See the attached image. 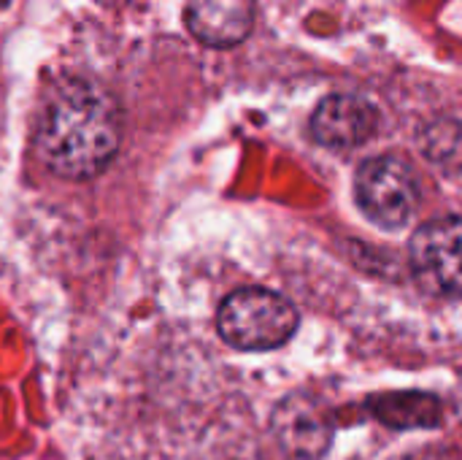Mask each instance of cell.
<instances>
[{
  "label": "cell",
  "instance_id": "obj_1",
  "mask_svg": "<svg viewBox=\"0 0 462 460\" xmlns=\"http://www.w3.org/2000/svg\"><path fill=\"white\" fill-rule=\"evenodd\" d=\"M119 141L122 111L103 84L73 76L49 92L35 127V149L49 171L92 179L114 160Z\"/></svg>",
  "mask_w": 462,
  "mask_h": 460
},
{
  "label": "cell",
  "instance_id": "obj_2",
  "mask_svg": "<svg viewBox=\"0 0 462 460\" xmlns=\"http://www.w3.org/2000/svg\"><path fill=\"white\" fill-rule=\"evenodd\" d=\"M217 328L230 347L263 352L276 350L292 339L298 328V312L279 293L244 287L222 301Z\"/></svg>",
  "mask_w": 462,
  "mask_h": 460
},
{
  "label": "cell",
  "instance_id": "obj_3",
  "mask_svg": "<svg viewBox=\"0 0 462 460\" xmlns=\"http://www.w3.org/2000/svg\"><path fill=\"white\" fill-rule=\"evenodd\" d=\"M355 190L360 209L379 228L395 230L414 217L417 182L411 168L398 157L384 155L365 160L357 171Z\"/></svg>",
  "mask_w": 462,
  "mask_h": 460
},
{
  "label": "cell",
  "instance_id": "obj_4",
  "mask_svg": "<svg viewBox=\"0 0 462 460\" xmlns=\"http://www.w3.org/2000/svg\"><path fill=\"white\" fill-rule=\"evenodd\" d=\"M411 271L420 287L439 298H462V220L439 217L411 239Z\"/></svg>",
  "mask_w": 462,
  "mask_h": 460
},
{
  "label": "cell",
  "instance_id": "obj_5",
  "mask_svg": "<svg viewBox=\"0 0 462 460\" xmlns=\"http://www.w3.org/2000/svg\"><path fill=\"white\" fill-rule=\"evenodd\" d=\"M376 130V108L357 95H328L314 117L311 133L322 146L352 149L368 141Z\"/></svg>",
  "mask_w": 462,
  "mask_h": 460
},
{
  "label": "cell",
  "instance_id": "obj_6",
  "mask_svg": "<svg viewBox=\"0 0 462 460\" xmlns=\"http://www.w3.org/2000/svg\"><path fill=\"white\" fill-rule=\"evenodd\" d=\"M273 434L279 445L300 460H317L330 445V426L322 409L306 396L284 399L273 412Z\"/></svg>",
  "mask_w": 462,
  "mask_h": 460
},
{
  "label": "cell",
  "instance_id": "obj_7",
  "mask_svg": "<svg viewBox=\"0 0 462 460\" xmlns=\"http://www.w3.org/2000/svg\"><path fill=\"white\" fill-rule=\"evenodd\" d=\"M252 24L254 0H187V27L211 49L241 43L252 33Z\"/></svg>",
  "mask_w": 462,
  "mask_h": 460
},
{
  "label": "cell",
  "instance_id": "obj_8",
  "mask_svg": "<svg viewBox=\"0 0 462 460\" xmlns=\"http://www.w3.org/2000/svg\"><path fill=\"white\" fill-rule=\"evenodd\" d=\"M420 146L430 163L447 174H462V122L460 119H433L420 133Z\"/></svg>",
  "mask_w": 462,
  "mask_h": 460
},
{
  "label": "cell",
  "instance_id": "obj_9",
  "mask_svg": "<svg viewBox=\"0 0 462 460\" xmlns=\"http://www.w3.org/2000/svg\"><path fill=\"white\" fill-rule=\"evenodd\" d=\"M376 418L395 428H411V426H436L439 423V401L433 396L420 393H401V396H384L376 401Z\"/></svg>",
  "mask_w": 462,
  "mask_h": 460
}]
</instances>
